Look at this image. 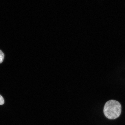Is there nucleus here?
I'll use <instances>...</instances> for the list:
<instances>
[{
  "label": "nucleus",
  "mask_w": 125,
  "mask_h": 125,
  "mask_svg": "<svg viewBox=\"0 0 125 125\" xmlns=\"http://www.w3.org/2000/svg\"><path fill=\"white\" fill-rule=\"evenodd\" d=\"M4 103V98L3 97L0 95V105H3Z\"/></svg>",
  "instance_id": "nucleus-3"
},
{
  "label": "nucleus",
  "mask_w": 125,
  "mask_h": 125,
  "mask_svg": "<svg viewBox=\"0 0 125 125\" xmlns=\"http://www.w3.org/2000/svg\"><path fill=\"white\" fill-rule=\"evenodd\" d=\"M4 57V55L3 53L0 50V63H2L3 61Z\"/></svg>",
  "instance_id": "nucleus-2"
},
{
  "label": "nucleus",
  "mask_w": 125,
  "mask_h": 125,
  "mask_svg": "<svg viewBox=\"0 0 125 125\" xmlns=\"http://www.w3.org/2000/svg\"><path fill=\"white\" fill-rule=\"evenodd\" d=\"M121 106L118 101L110 100L104 105V113L105 116L109 119L114 120L118 118L121 115Z\"/></svg>",
  "instance_id": "nucleus-1"
}]
</instances>
